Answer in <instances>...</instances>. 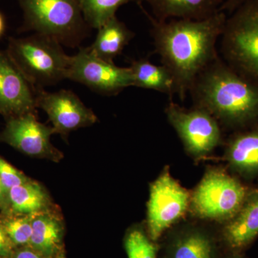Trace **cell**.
Here are the masks:
<instances>
[{
  "label": "cell",
  "instance_id": "2",
  "mask_svg": "<svg viewBox=\"0 0 258 258\" xmlns=\"http://www.w3.org/2000/svg\"><path fill=\"white\" fill-rule=\"evenodd\" d=\"M189 93L194 106L208 111L219 123L234 128L258 124V84L220 58L195 79Z\"/></svg>",
  "mask_w": 258,
  "mask_h": 258
},
{
  "label": "cell",
  "instance_id": "13",
  "mask_svg": "<svg viewBox=\"0 0 258 258\" xmlns=\"http://www.w3.org/2000/svg\"><path fill=\"white\" fill-rule=\"evenodd\" d=\"M222 237L233 252H240L258 236V188L248 190L239 211L224 224Z\"/></svg>",
  "mask_w": 258,
  "mask_h": 258
},
{
  "label": "cell",
  "instance_id": "6",
  "mask_svg": "<svg viewBox=\"0 0 258 258\" xmlns=\"http://www.w3.org/2000/svg\"><path fill=\"white\" fill-rule=\"evenodd\" d=\"M248 190L225 171L210 169L190 195L189 210L199 218L225 223L239 211Z\"/></svg>",
  "mask_w": 258,
  "mask_h": 258
},
{
  "label": "cell",
  "instance_id": "14",
  "mask_svg": "<svg viewBox=\"0 0 258 258\" xmlns=\"http://www.w3.org/2000/svg\"><path fill=\"white\" fill-rule=\"evenodd\" d=\"M225 159L239 175L246 179L258 176V124L232 137L226 147Z\"/></svg>",
  "mask_w": 258,
  "mask_h": 258
},
{
  "label": "cell",
  "instance_id": "10",
  "mask_svg": "<svg viewBox=\"0 0 258 258\" xmlns=\"http://www.w3.org/2000/svg\"><path fill=\"white\" fill-rule=\"evenodd\" d=\"M53 134L52 127L38 121L35 113H28L10 117L0 134V141L27 155L57 161L62 154L51 144Z\"/></svg>",
  "mask_w": 258,
  "mask_h": 258
},
{
  "label": "cell",
  "instance_id": "28",
  "mask_svg": "<svg viewBox=\"0 0 258 258\" xmlns=\"http://www.w3.org/2000/svg\"><path fill=\"white\" fill-rule=\"evenodd\" d=\"M6 201H8V192L0 182V207L3 206Z\"/></svg>",
  "mask_w": 258,
  "mask_h": 258
},
{
  "label": "cell",
  "instance_id": "20",
  "mask_svg": "<svg viewBox=\"0 0 258 258\" xmlns=\"http://www.w3.org/2000/svg\"><path fill=\"white\" fill-rule=\"evenodd\" d=\"M8 201L12 210L18 215H33L45 212L49 205L45 190L31 180L10 189Z\"/></svg>",
  "mask_w": 258,
  "mask_h": 258
},
{
  "label": "cell",
  "instance_id": "15",
  "mask_svg": "<svg viewBox=\"0 0 258 258\" xmlns=\"http://www.w3.org/2000/svg\"><path fill=\"white\" fill-rule=\"evenodd\" d=\"M215 239L201 227L189 226L171 239L166 258H217Z\"/></svg>",
  "mask_w": 258,
  "mask_h": 258
},
{
  "label": "cell",
  "instance_id": "27",
  "mask_svg": "<svg viewBox=\"0 0 258 258\" xmlns=\"http://www.w3.org/2000/svg\"><path fill=\"white\" fill-rule=\"evenodd\" d=\"M249 0H227L225 3L222 5L221 11H228L229 13H232L235 11L237 8H240L244 3L248 2Z\"/></svg>",
  "mask_w": 258,
  "mask_h": 258
},
{
  "label": "cell",
  "instance_id": "8",
  "mask_svg": "<svg viewBox=\"0 0 258 258\" xmlns=\"http://www.w3.org/2000/svg\"><path fill=\"white\" fill-rule=\"evenodd\" d=\"M190 195L171 176L168 168L151 184L147 205L149 237L157 240L189 209Z\"/></svg>",
  "mask_w": 258,
  "mask_h": 258
},
{
  "label": "cell",
  "instance_id": "22",
  "mask_svg": "<svg viewBox=\"0 0 258 258\" xmlns=\"http://www.w3.org/2000/svg\"><path fill=\"white\" fill-rule=\"evenodd\" d=\"M124 244L128 258H157V247L140 229L129 231Z\"/></svg>",
  "mask_w": 258,
  "mask_h": 258
},
{
  "label": "cell",
  "instance_id": "11",
  "mask_svg": "<svg viewBox=\"0 0 258 258\" xmlns=\"http://www.w3.org/2000/svg\"><path fill=\"white\" fill-rule=\"evenodd\" d=\"M36 106L48 115L55 133L67 134L93 125L98 120L92 110L69 90L47 92L37 88Z\"/></svg>",
  "mask_w": 258,
  "mask_h": 258
},
{
  "label": "cell",
  "instance_id": "4",
  "mask_svg": "<svg viewBox=\"0 0 258 258\" xmlns=\"http://www.w3.org/2000/svg\"><path fill=\"white\" fill-rule=\"evenodd\" d=\"M221 38L227 64L258 84V0H249L227 19Z\"/></svg>",
  "mask_w": 258,
  "mask_h": 258
},
{
  "label": "cell",
  "instance_id": "7",
  "mask_svg": "<svg viewBox=\"0 0 258 258\" xmlns=\"http://www.w3.org/2000/svg\"><path fill=\"white\" fill-rule=\"evenodd\" d=\"M166 115L191 157L200 159L210 154L222 142L220 123L206 110L194 106L187 109L171 102Z\"/></svg>",
  "mask_w": 258,
  "mask_h": 258
},
{
  "label": "cell",
  "instance_id": "12",
  "mask_svg": "<svg viewBox=\"0 0 258 258\" xmlns=\"http://www.w3.org/2000/svg\"><path fill=\"white\" fill-rule=\"evenodd\" d=\"M36 92L8 51L0 50V113L10 118L34 113Z\"/></svg>",
  "mask_w": 258,
  "mask_h": 258
},
{
  "label": "cell",
  "instance_id": "26",
  "mask_svg": "<svg viewBox=\"0 0 258 258\" xmlns=\"http://www.w3.org/2000/svg\"><path fill=\"white\" fill-rule=\"evenodd\" d=\"M13 258H46L32 247L19 249L13 254Z\"/></svg>",
  "mask_w": 258,
  "mask_h": 258
},
{
  "label": "cell",
  "instance_id": "18",
  "mask_svg": "<svg viewBox=\"0 0 258 258\" xmlns=\"http://www.w3.org/2000/svg\"><path fill=\"white\" fill-rule=\"evenodd\" d=\"M32 233L30 247L48 258L57 253L62 236L60 220L47 212L32 215Z\"/></svg>",
  "mask_w": 258,
  "mask_h": 258
},
{
  "label": "cell",
  "instance_id": "1",
  "mask_svg": "<svg viewBox=\"0 0 258 258\" xmlns=\"http://www.w3.org/2000/svg\"><path fill=\"white\" fill-rule=\"evenodd\" d=\"M225 12L202 19L153 20L157 53L175 83V94L184 101L199 75L219 56L217 42L225 28Z\"/></svg>",
  "mask_w": 258,
  "mask_h": 258
},
{
  "label": "cell",
  "instance_id": "16",
  "mask_svg": "<svg viewBox=\"0 0 258 258\" xmlns=\"http://www.w3.org/2000/svg\"><path fill=\"white\" fill-rule=\"evenodd\" d=\"M158 21L169 19H202L220 11L222 0H147Z\"/></svg>",
  "mask_w": 258,
  "mask_h": 258
},
{
  "label": "cell",
  "instance_id": "5",
  "mask_svg": "<svg viewBox=\"0 0 258 258\" xmlns=\"http://www.w3.org/2000/svg\"><path fill=\"white\" fill-rule=\"evenodd\" d=\"M29 30L62 45L81 41L85 22L78 0H20Z\"/></svg>",
  "mask_w": 258,
  "mask_h": 258
},
{
  "label": "cell",
  "instance_id": "24",
  "mask_svg": "<svg viewBox=\"0 0 258 258\" xmlns=\"http://www.w3.org/2000/svg\"><path fill=\"white\" fill-rule=\"evenodd\" d=\"M29 180L21 171L0 157V182L8 192L14 186L23 184Z\"/></svg>",
  "mask_w": 258,
  "mask_h": 258
},
{
  "label": "cell",
  "instance_id": "25",
  "mask_svg": "<svg viewBox=\"0 0 258 258\" xmlns=\"http://www.w3.org/2000/svg\"><path fill=\"white\" fill-rule=\"evenodd\" d=\"M13 245L14 244L5 232L3 224L0 222V257H9L13 252Z\"/></svg>",
  "mask_w": 258,
  "mask_h": 258
},
{
  "label": "cell",
  "instance_id": "21",
  "mask_svg": "<svg viewBox=\"0 0 258 258\" xmlns=\"http://www.w3.org/2000/svg\"><path fill=\"white\" fill-rule=\"evenodd\" d=\"M143 0H78L85 22L98 30L108 20L115 16L122 5L129 3H141Z\"/></svg>",
  "mask_w": 258,
  "mask_h": 258
},
{
  "label": "cell",
  "instance_id": "9",
  "mask_svg": "<svg viewBox=\"0 0 258 258\" xmlns=\"http://www.w3.org/2000/svg\"><path fill=\"white\" fill-rule=\"evenodd\" d=\"M66 79L106 96H114L132 86L130 68L118 67L114 62L103 60L89 47L81 48L76 55L71 56Z\"/></svg>",
  "mask_w": 258,
  "mask_h": 258
},
{
  "label": "cell",
  "instance_id": "3",
  "mask_svg": "<svg viewBox=\"0 0 258 258\" xmlns=\"http://www.w3.org/2000/svg\"><path fill=\"white\" fill-rule=\"evenodd\" d=\"M8 52L36 88L66 79L71 56L55 39L38 33L25 38L12 39Z\"/></svg>",
  "mask_w": 258,
  "mask_h": 258
},
{
  "label": "cell",
  "instance_id": "29",
  "mask_svg": "<svg viewBox=\"0 0 258 258\" xmlns=\"http://www.w3.org/2000/svg\"><path fill=\"white\" fill-rule=\"evenodd\" d=\"M5 30V21L3 17L0 14V36L3 33Z\"/></svg>",
  "mask_w": 258,
  "mask_h": 258
},
{
  "label": "cell",
  "instance_id": "31",
  "mask_svg": "<svg viewBox=\"0 0 258 258\" xmlns=\"http://www.w3.org/2000/svg\"><path fill=\"white\" fill-rule=\"evenodd\" d=\"M55 258H66V256L64 255V254L60 253Z\"/></svg>",
  "mask_w": 258,
  "mask_h": 258
},
{
  "label": "cell",
  "instance_id": "17",
  "mask_svg": "<svg viewBox=\"0 0 258 258\" xmlns=\"http://www.w3.org/2000/svg\"><path fill=\"white\" fill-rule=\"evenodd\" d=\"M134 36V32L114 16L98 29L96 40L88 47L97 57L113 62Z\"/></svg>",
  "mask_w": 258,
  "mask_h": 258
},
{
  "label": "cell",
  "instance_id": "30",
  "mask_svg": "<svg viewBox=\"0 0 258 258\" xmlns=\"http://www.w3.org/2000/svg\"><path fill=\"white\" fill-rule=\"evenodd\" d=\"M233 252V251H232ZM226 258H244L240 254V252H233L232 254L229 255L228 257Z\"/></svg>",
  "mask_w": 258,
  "mask_h": 258
},
{
  "label": "cell",
  "instance_id": "19",
  "mask_svg": "<svg viewBox=\"0 0 258 258\" xmlns=\"http://www.w3.org/2000/svg\"><path fill=\"white\" fill-rule=\"evenodd\" d=\"M132 86L154 90L170 97L175 94V83L169 70L164 64H153L148 59L134 60L131 63Z\"/></svg>",
  "mask_w": 258,
  "mask_h": 258
},
{
  "label": "cell",
  "instance_id": "23",
  "mask_svg": "<svg viewBox=\"0 0 258 258\" xmlns=\"http://www.w3.org/2000/svg\"><path fill=\"white\" fill-rule=\"evenodd\" d=\"M14 245H29L32 233V215H20L2 222Z\"/></svg>",
  "mask_w": 258,
  "mask_h": 258
}]
</instances>
